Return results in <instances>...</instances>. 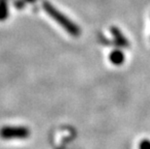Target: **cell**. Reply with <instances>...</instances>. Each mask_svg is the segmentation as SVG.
<instances>
[{"mask_svg":"<svg viewBox=\"0 0 150 149\" xmlns=\"http://www.w3.org/2000/svg\"><path fill=\"white\" fill-rule=\"evenodd\" d=\"M43 7L45 9V11H46L47 14H49L50 17H52L53 20L60 25V26L62 28H64L70 35H72V36H74V37L79 36L81 30H79L78 25L70 20L68 18H66L63 14H61L60 12L57 11L52 4H50V3L47 1H45L43 3Z\"/></svg>","mask_w":150,"mask_h":149,"instance_id":"obj_1","label":"cell"},{"mask_svg":"<svg viewBox=\"0 0 150 149\" xmlns=\"http://www.w3.org/2000/svg\"><path fill=\"white\" fill-rule=\"evenodd\" d=\"M30 136L29 129L25 127H3L0 129V138L3 139H14V138H26Z\"/></svg>","mask_w":150,"mask_h":149,"instance_id":"obj_2","label":"cell"},{"mask_svg":"<svg viewBox=\"0 0 150 149\" xmlns=\"http://www.w3.org/2000/svg\"><path fill=\"white\" fill-rule=\"evenodd\" d=\"M110 60L113 65L119 66L124 62V60H125V56H124L123 52H121L120 49H115V50H113V52H110Z\"/></svg>","mask_w":150,"mask_h":149,"instance_id":"obj_3","label":"cell"},{"mask_svg":"<svg viewBox=\"0 0 150 149\" xmlns=\"http://www.w3.org/2000/svg\"><path fill=\"white\" fill-rule=\"evenodd\" d=\"M111 31H112V35L114 36V39H115V43L118 46L120 47H127L129 45L128 41L125 37L123 36V34L120 32L117 28H111Z\"/></svg>","mask_w":150,"mask_h":149,"instance_id":"obj_4","label":"cell"},{"mask_svg":"<svg viewBox=\"0 0 150 149\" xmlns=\"http://www.w3.org/2000/svg\"><path fill=\"white\" fill-rule=\"evenodd\" d=\"M9 15V8L7 0H0V21L7 20Z\"/></svg>","mask_w":150,"mask_h":149,"instance_id":"obj_5","label":"cell"},{"mask_svg":"<svg viewBox=\"0 0 150 149\" xmlns=\"http://www.w3.org/2000/svg\"><path fill=\"white\" fill-rule=\"evenodd\" d=\"M139 149H150V141L149 139H142L139 143Z\"/></svg>","mask_w":150,"mask_h":149,"instance_id":"obj_6","label":"cell"},{"mask_svg":"<svg viewBox=\"0 0 150 149\" xmlns=\"http://www.w3.org/2000/svg\"><path fill=\"white\" fill-rule=\"evenodd\" d=\"M23 1H24V3L25 2H34L35 0H23Z\"/></svg>","mask_w":150,"mask_h":149,"instance_id":"obj_7","label":"cell"}]
</instances>
